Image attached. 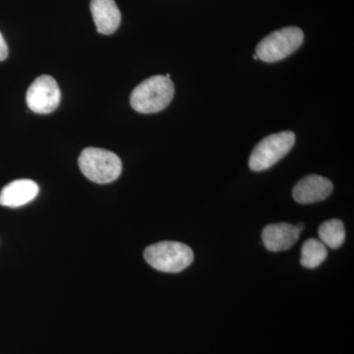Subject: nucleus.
<instances>
[{"label":"nucleus","mask_w":354,"mask_h":354,"mask_svg":"<svg viewBox=\"0 0 354 354\" xmlns=\"http://www.w3.org/2000/svg\"><path fill=\"white\" fill-rule=\"evenodd\" d=\"M39 192L38 184L31 179H18L7 184L0 192V205L18 208L32 202Z\"/></svg>","instance_id":"9"},{"label":"nucleus","mask_w":354,"mask_h":354,"mask_svg":"<svg viewBox=\"0 0 354 354\" xmlns=\"http://www.w3.org/2000/svg\"><path fill=\"white\" fill-rule=\"evenodd\" d=\"M174 95L171 78L157 75L150 77L132 91L130 104L140 113H155L167 108Z\"/></svg>","instance_id":"1"},{"label":"nucleus","mask_w":354,"mask_h":354,"mask_svg":"<svg viewBox=\"0 0 354 354\" xmlns=\"http://www.w3.org/2000/svg\"><path fill=\"white\" fill-rule=\"evenodd\" d=\"M7 55H8V46L1 32H0V62L6 59Z\"/></svg>","instance_id":"13"},{"label":"nucleus","mask_w":354,"mask_h":354,"mask_svg":"<svg viewBox=\"0 0 354 354\" xmlns=\"http://www.w3.org/2000/svg\"><path fill=\"white\" fill-rule=\"evenodd\" d=\"M144 258L153 269L164 272H179L194 260L192 249L180 242L162 241L146 248Z\"/></svg>","instance_id":"3"},{"label":"nucleus","mask_w":354,"mask_h":354,"mask_svg":"<svg viewBox=\"0 0 354 354\" xmlns=\"http://www.w3.org/2000/svg\"><path fill=\"white\" fill-rule=\"evenodd\" d=\"M253 58H254V59H255V60H258V59H259V58H258L257 55H253Z\"/></svg>","instance_id":"15"},{"label":"nucleus","mask_w":354,"mask_h":354,"mask_svg":"<svg viewBox=\"0 0 354 354\" xmlns=\"http://www.w3.org/2000/svg\"><path fill=\"white\" fill-rule=\"evenodd\" d=\"M300 232L290 223H272L262 232V241L266 248L272 252H281L295 245L299 239Z\"/></svg>","instance_id":"8"},{"label":"nucleus","mask_w":354,"mask_h":354,"mask_svg":"<svg viewBox=\"0 0 354 354\" xmlns=\"http://www.w3.org/2000/svg\"><path fill=\"white\" fill-rule=\"evenodd\" d=\"M320 241L324 245L337 249L342 245L346 239V230L344 223L339 220L325 221L318 230Z\"/></svg>","instance_id":"11"},{"label":"nucleus","mask_w":354,"mask_h":354,"mask_svg":"<svg viewBox=\"0 0 354 354\" xmlns=\"http://www.w3.org/2000/svg\"><path fill=\"white\" fill-rule=\"evenodd\" d=\"M333 183L326 177L311 174L302 178L295 186L293 199L299 204H312L323 201L333 192Z\"/></svg>","instance_id":"7"},{"label":"nucleus","mask_w":354,"mask_h":354,"mask_svg":"<svg viewBox=\"0 0 354 354\" xmlns=\"http://www.w3.org/2000/svg\"><path fill=\"white\" fill-rule=\"evenodd\" d=\"M327 256V248L322 242L315 239H310L302 246L300 263L307 269H315L322 264Z\"/></svg>","instance_id":"12"},{"label":"nucleus","mask_w":354,"mask_h":354,"mask_svg":"<svg viewBox=\"0 0 354 354\" xmlns=\"http://www.w3.org/2000/svg\"><path fill=\"white\" fill-rule=\"evenodd\" d=\"M60 97L62 95L57 81L51 76L41 75L28 88L26 102L34 113L48 114L57 109Z\"/></svg>","instance_id":"6"},{"label":"nucleus","mask_w":354,"mask_h":354,"mask_svg":"<svg viewBox=\"0 0 354 354\" xmlns=\"http://www.w3.org/2000/svg\"><path fill=\"white\" fill-rule=\"evenodd\" d=\"M91 12L100 34H113L120 27L121 13L114 0H91Z\"/></svg>","instance_id":"10"},{"label":"nucleus","mask_w":354,"mask_h":354,"mask_svg":"<svg viewBox=\"0 0 354 354\" xmlns=\"http://www.w3.org/2000/svg\"><path fill=\"white\" fill-rule=\"evenodd\" d=\"M79 167L88 180L99 184L113 183L122 171V162L116 153L100 148H86L79 157Z\"/></svg>","instance_id":"2"},{"label":"nucleus","mask_w":354,"mask_h":354,"mask_svg":"<svg viewBox=\"0 0 354 354\" xmlns=\"http://www.w3.org/2000/svg\"><path fill=\"white\" fill-rule=\"evenodd\" d=\"M304 34L297 27H286L272 32L258 44L256 55L262 62H279L290 57L301 46Z\"/></svg>","instance_id":"4"},{"label":"nucleus","mask_w":354,"mask_h":354,"mask_svg":"<svg viewBox=\"0 0 354 354\" xmlns=\"http://www.w3.org/2000/svg\"><path fill=\"white\" fill-rule=\"evenodd\" d=\"M295 143V134L291 131H283L269 135L254 148L249 167L251 171H263L286 157Z\"/></svg>","instance_id":"5"},{"label":"nucleus","mask_w":354,"mask_h":354,"mask_svg":"<svg viewBox=\"0 0 354 354\" xmlns=\"http://www.w3.org/2000/svg\"><path fill=\"white\" fill-rule=\"evenodd\" d=\"M297 230H299L300 232H301L302 230H304V223H299L297 225Z\"/></svg>","instance_id":"14"}]
</instances>
